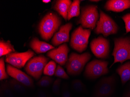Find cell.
I'll return each instance as SVG.
<instances>
[{"mask_svg":"<svg viewBox=\"0 0 130 97\" xmlns=\"http://www.w3.org/2000/svg\"><path fill=\"white\" fill-rule=\"evenodd\" d=\"M62 20L57 14L49 13L46 14L39 23L38 30L43 39L50 40L61 25Z\"/></svg>","mask_w":130,"mask_h":97,"instance_id":"obj_1","label":"cell"},{"mask_svg":"<svg viewBox=\"0 0 130 97\" xmlns=\"http://www.w3.org/2000/svg\"><path fill=\"white\" fill-rule=\"evenodd\" d=\"M114 47L112 54L114 62L110 68L117 63L122 64L126 61L130 60V37L116 38L113 39Z\"/></svg>","mask_w":130,"mask_h":97,"instance_id":"obj_2","label":"cell"},{"mask_svg":"<svg viewBox=\"0 0 130 97\" xmlns=\"http://www.w3.org/2000/svg\"><path fill=\"white\" fill-rule=\"evenodd\" d=\"M91 57V54L89 52L82 54L71 53L66 66L68 74L73 76L79 75Z\"/></svg>","mask_w":130,"mask_h":97,"instance_id":"obj_3","label":"cell"},{"mask_svg":"<svg viewBox=\"0 0 130 97\" xmlns=\"http://www.w3.org/2000/svg\"><path fill=\"white\" fill-rule=\"evenodd\" d=\"M99 14L100 17L94 30L95 33L97 35L102 34L104 37L117 34L119 27L116 22L102 10L99 11Z\"/></svg>","mask_w":130,"mask_h":97,"instance_id":"obj_4","label":"cell"},{"mask_svg":"<svg viewBox=\"0 0 130 97\" xmlns=\"http://www.w3.org/2000/svg\"><path fill=\"white\" fill-rule=\"evenodd\" d=\"M99 17L98 6L87 5L81 8V15L78 24H81L84 28L93 30L95 28Z\"/></svg>","mask_w":130,"mask_h":97,"instance_id":"obj_5","label":"cell"},{"mask_svg":"<svg viewBox=\"0 0 130 97\" xmlns=\"http://www.w3.org/2000/svg\"><path fill=\"white\" fill-rule=\"evenodd\" d=\"M91 30L84 29L82 25L76 28L72 33L70 45L73 49L79 53L87 49Z\"/></svg>","mask_w":130,"mask_h":97,"instance_id":"obj_6","label":"cell"},{"mask_svg":"<svg viewBox=\"0 0 130 97\" xmlns=\"http://www.w3.org/2000/svg\"><path fill=\"white\" fill-rule=\"evenodd\" d=\"M115 75L101 78L95 85L93 97H109L114 93L116 86Z\"/></svg>","mask_w":130,"mask_h":97,"instance_id":"obj_7","label":"cell"},{"mask_svg":"<svg viewBox=\"0 0 130 97\" xmlns=\"http://www.w3.org/2000/svg\"><path fill=\"white\" fill-rule=\"evenodd\" d=\"M107 61L94 60L88 63L85 68L84 75L90 79H95L106 75L109 72Z\"/></svg>","mask_w":130,"mask_h":97,"instance_id":"obj_8","label":"cell"},{"mask_svg":"<svg viewBox=\"0 0 130 97\" xmlns=\"http://www.w3.org/2000/svg\"><path fill=\"white\" fill-rule=\"evenodd\" d=\"M49 60L48 58L42 55L34 57L27 62L25 70L28 75L38 80L42 75Z\"/></svg>","mask_w":130,"mask_h":97,"instance_id":"obj_9","label":"cell"},{"mask_svg":"<svg viewBox=\"0 0 130 97\" xmlns=\"http://www.w3.org/2000/svg\"><path fill=\"white\" fill-rule=\"evenodd\" d=\"M90 49L94 56L98 58H108L110 53V42L102 36L92 40L90 43Z\"/></svg>","mask_w":130,"mask_h":97,"instance_id":"obj_10","label":"cell"},{"mask_svg":"<svg viewBox=\"0 0 130 97\" xmlns=\"http://www.w3.org/2000/svg\"><path fill=\"white\" fill-rule=\"evenodd\" d=\"M35 55L30 49L25 52H13L6 56L5 62L18 69L21 68Z\"/></svg>","mask_w":130,"mask_h":97,"instance_id":"obj_11","label":"cell"},{"mask_svg":"<svg viewBox=\"0 0 130 97\" xmlns=\"http://www.w3.org/2000/svg\"><path fill=\"white\" fill-rule=\"evenodd\" d=\"M70 49L66 43L63 44L58 48L48 52L47 55L60 66L66 65L68 60V55Z\"/></svg>","mask_w":130,"mask_h":97,"instance_id":"obj_12","label":"cell"},{"mask_svg":"<svg viewBox=\"0 0 130 97\" xmlns=\"http://www.w3.org/2000/svg\"><path fill=\"white\" fill-rule=\"evenodd\" d=\"M7 73L26 87L32 88L34 87L33 80L31 77L19 69L8 64L7 65Z\"/></svg>","mask_w":130,"mask_h":97,"instance_id":"obj_13","label":"cell"},{"mask_svg":"<svg viewBox=\"0 0 130 97\" xmlns=\"http://www.w3.org/2000/svg\"><path fill=\"white\" fill-rule=\"evenodd\" d=\"M72 27L73 24L71 23H68L61 26L59 30L55 34L52 39L53 45L58 46L66 42H69L70 39L69 33Z\"/></svg>","mask_w":130,"mask_h":97,"instance_id":"obj_14","label":"cell"},{"mask_svg":"<svg viewBox=\"0 0 130 97\" xmlns=\"http://www.w3.org/2000/svg\"><path fill=\"white\" fill-rule=\"evenodd\" d=\"M107 11L119 13L130 8V0H108L104 6Z\"/></svg>","mask_w":130,"mask_h":97,"instance_id":"obj_15","label":"cell"},{"mask_svg":"<svg viewBox=\"0 0 130 97\" xmlns=\"http://www.w3.org/2000/svg\"><path fill=\"white\" fill-rule=\"evenodd\" d=\"M30 46L37 54L45 53L55 49L52 45L44 42L40 41L38 38H34L30 43Z\"/></svg>","mask_w":130,"mask_h":97,"instance_id":"obj_16","label":"cell"},{"mask_svg":"<svg viewBox=\"0 0 130 97\" xmlns=\"http://www.w3.org/2000/svg\"><path fill=\"white\" fill-rule=\"evenodd\" d=\"M72 2L71 0H58L56 1L53 8L66 21L69 10Z\"/></svg>","mask_w":130,"mask_h":97,"instance_id":"obj_17","label":"cell"},{"mask_svg":"<svg viewBox=\"0 0 130 97\" xmlns=\"http://www.w3.org/2000/svg\"><path fill=\"white\" fill-rule=\"evenodd\" d=\"M116 72L120 77L122 85L130 81V62L121 65L117 68Z\"/></svg>","mask_w":130,"mask_h":97,"instance_id":"obj_18","label":"cell"},{"mask_svg":"<svg viewBox=\"0 0 130 97\" xmlns=\"http://www.w3.org/2000/svg\"><path fill=\"white\" fill-rule=\"evenodd\" d=\"M81 1L79 0H74L72 2L68 13V20L69 21L73 17H78L80 15Z\"/></svg>","mask_w":130,"mask_h":97,"instance_id":"obj_19","label":"cell"},{"mask_svg":"<svg viewBox=\"0 0 130 97\" xmlns=\"http://www.w3.org/2000/svg\"><path fill=\"white\" fill-rule=\"evenodd\" d=\"M15 52V49L9 41L1 40L0 41V56L2 57L4 55Z\"/></svg>","mask_w":130,"mask_h":97,"instance_id":"obj_20","label":"cell"},{"mask_svg":"<svg viewBox=\"0 0 130 97\" xmlns=\"http://www.w3.org/2000/svg\"><path fill=\"white\" fill-rule=\"evenodd\" d=\"M9 85L12 90L18 93H23L25 92L26 87L14 79L10 80Z\"/></svg>","mask_w":130,"mask_h":97,"instance_id":"obj_21","label":"cell"},{"mask_svg":"<svg viewBox=\"0 0 130 97\" xmlns=\"http://www.w3.org/2000/svg\"><path fill=\"white\" fill-rule=\"evenodd\" d=\"M72 88L74 91L78 93H84L86 91V87L81 80L76 79L72 81Z\"/></svg>","mask_w":130,"mask_h":97,"instance_id":"obj_22","label":"cell"},{"mask_svg":"<svg viewBox=\"0 0 130 97\" xmlns=\"http://www.w3.org/2000/svg\"><path fill=\"white\" fill-rule=\"evenodd\" d=\"M56 66L57 65L55 62L53 61H51L45 66L44 70V74L50 76L54 75L57 68Z\"/></svg>","mask_w":130,"mask_h":97,"instance_id":"obj_23","label":"cell"},{"mask_svg":"<svg viewBox=\"0 0 130 97\" xmlns=\"http://www.w3.org/2000/svg\"><path fill=\"white\" fill-rule=\"evenodd\" d=\"M1 91L3 94L6 97H13V91L11 88L9 82H4L2 84Z\"/></svg>","mask_w":130,"mask_h":97,"instance_id":"obj_24","label":"cell"},{"mask_svg":"<svg viewBox=\"0 0 130 97\" xmlns=\"http://www.w3.org/2000/svg\"><path fill=\"white\" fill-rule=\"evenodd\" d=\"M53 79L48 76H44L39 81L37 85L41 87H46L49 86L52 83Z\"/></svg>","mask_w":130,"mask_h":97,"instance_id":"obj_25","label":"cell"},{"mask_svg":"<svg viewBox=\"0 0 130 97\" xmlns=\"http://www.w3.org/2000/svg\"><path fill=\"white\" fill-rule=\"evenodd\" d=\"M8 78V76L6 72L4 63V57H1L0 59V80H5Z\"/></svg>","mask_w":130,"mask_h":97,"instance_id":"obj_26","label":"cell"},{"mask_svg":"<svg viewBox=\"0 0 130 97\" xmlns=\"http://www.w3.org/2000/svg\"><path fill=\"white\" fill-rule=\"evenodd\" d=\"M54 75L57 77L64 79H69V76L60 65H58L57 66Z\"/></svg>","mask_w":130,"mask_h":97,"instance_id":"obj_27","label":"cell"},{"mask_svg":"<svg viewBox=\"0 0 130 97\" xmlns=\"http://www.w3.org/2000/svg\"><path fill=\"white\" fill-rule=\"evenodd\" d=\"M61 79L60 78L57 79L53 84L52 90L54 94L56 95L60 94V86L61 83Z\"/></svg>","mask_w":130,"mask_h":97,"instance_id":"obj_28","label":"cell"},{"mask_svg":"<svg viewBox=\"0 0 130 97\" xmlns=\"http://www.w3.org/2000/svg\"><path fill=\"white\" fill-rule=\"evenodd\" d=\"M122 19L124 22L127 33L130 32V13H127L122 17Z\"/></svg>","mask_w":130,"mask_h":97,"instance_id":"obj_29","label":"cell"},{"mask_svg":"<svg viewBox=\"0 0 130 97\" xmlns=\"http://www.w3.org/2000/svg\"><path fill=\"white\" fill-rule=\"evenodd\" d=\"M62 97H71V94L67 85H64L62 90Z\"/></svg>","mask_w":130,"mask_h":97,"instance_id":"obj_30","label":"cell"},{"mask_svg":"<svg viewBox=\"0 0 130 97\" xmlns=\"http://www.w3.org/2000/svg\"><path fill=\"white\" fill-rule=\"evenodd\" d=\"M123 97H130V81L125 90Z\"/></svg>","mask_w":130,"mask_h":97,"instance_id":"obj_31","label":"cell"},{"mask_svg":"<svg viewBox=\"0 0 130 97\" xmlns=\"http://www.w3.org/2000/svg\"><path fill=\"white\" fill-rule=\"evenodd\" d=\"M37 95L38 97H50L48 93L43 90H40L38 92Z\"/></svg>","mask_w":130,"mask_h":97,"instance_id":"obj_32","label":"cell"},{"mask_svg":"<svg viewBox=\"0 0 130 97\" xmlns=\"http://www.w3.org/2000/svg\"><path fill=\"white\" fill-rule=\"evenodd\" d=\"M43 3H50L51 2L50 0H43L42 1Z\"/></svg>","mask_w":130,"mask_h":97,"instance_id":"obj_33","label":"cell"},{"mask_svg":"<svg viewBox=\"0 0 130 97\" xmlns=\"http://www.w3.org/2000/svg\"><path fill=\"white\" fill-rule=\"evenodd\" d=\"M99 1V0H90L89 1L92 2H94V3H98L99 1Z\"/></svg>","mask_w":130,"mask_h":97,"instance_id":"obj_34","label":"cell"}]
</instances>
